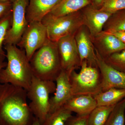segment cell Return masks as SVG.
<instances>
[{
    "mask_svg": "<svg viewBox=\"0 0 125 125\" xmlns=\"http://www.w3.org/2000/svg\"><path fill=\"white\" fill-rule=\"evenodd\" d=\"M91 4L92 0H62L48 14L54 17H61L80 11Z\"/></svg>",
    "mask_w": 125,
    "mask_h": 125,
    "instance_id": "17",
    "label": "cell"
},
{
    "mask_svg": "<svg viewBox=\"0 0 125 125\" xmlns=\"http://www.w3.org/2000/svg\"><path fill=\"white\" fill-rule=\"evenodd\" d=\"M103 1L104 0H92V4L96 8L100 9Z\"/></svg>",
    "mask_w": 125,
    "mask_h": 125,
    "instance_id": "30",
    "label": "cell"
},
{
    "mask_svg": "<svg viewBox=\"0 0 125 125\" xmlns=\"http://www.w3.org/2000/svg\"><path fill=\"white\" fill-rule=\"evenodd\" d=\"M116 105L96 107L89 115L88 125H104Z\"/></svg>",
    "mask_w": 125,
    "mask_h": 125,
    "instance_id": "19",
    "label": "cell"
},
{
    "mask_svg": "<svg viewBox=\"0 0 125 125\" xmlns=\"http://www.w3.org/2000/svg\"><path fill=\"white\" fill-rule=\"evenodd\" d=\"M72 112L64 107L48 113L41 125H65L67 120L72 116Z\"/></svg>",
    "mask_w": 125,
    "mask_h": 125,
    "instance_id": "21",
    "label": "cell"
},
{
    "mask_svg": "<svg viewBox=\"0 0 125 125\" xmlns=\"http://www.w3.org/2000/svg\"><path fill=\"white\" fill-rule=\"evenodd\" d=\"M114 35L125 44V31H119L110 33Z\"/></svg>",
    "mask_w": 125,
    "mask_h": 125,
    "instance_id": "28",
    "label": "cell"
},
{
    "mask_svg": "<svg viewBox=\"0 0 125 125\" xmlns=\"http://www.w3.org/2000/svg\"><path fill=\"white\" fill-rule=\"evenodd\" d=\"M104 60L114 69L125 73V49L112 54Z\"/></svg>",
    "mask_w": 125,
    "mask_h": 125,
    "instance_id": "23",
    "label": "cell"
},
{
    "mask_svg": "<svg viewBox=\"0 0 125 125\" xmlns=\"http://www.w3.org/2000/svg\"><path fill=\"white\" fill-rule=\"evenodd\" d=\"M125 98L116 105L104 125H125Z\"/></svg>",
    "mask_w": 125,
    "mask_h": 125,
    "instance_id": "22",
    "label": "cell"
},
{
    "mask_svg": "<svg viewBox=\"0 0 125 125\" xmlns=\"http://www.w3.org/2000/svg\"><path fill=\"white\" fill-rule=\"evenodd\" d=\"M54 81L42 80L33 76L27 97L31 102L29 107L40 124L44 121L50 111L49 95L55 91Z\"/></svg>",
    "mask_w": 125,
    "mask_h": 125,
    "instance_id": "4",
    "label": "cell"
},
{
    "mask_svg": "<svg viewBox=\"0 0 125 125\" xmlns=\"http://www.w3.org/2000/svg\"><path fill=\"white\" fill-rule=\"evenodd\" d=\"M75 34L65 36L57 42L62 70L70 73L81 66Z\"/></svg>",
    "mask_w": 125,
    "mask_h": 125,
    "instance_id": "9",
    "label": "cell"
},
{
    "mask_svg": "<svg viewBox=\"0 0 125 125\" xmlns=\"http://www.w3.org/2000/svg\"><path fill=\"white\" fill-rule=\"evenodd\" d=\"M88 115L72 116L66 122L65 125H88Z\"/></svg>",
    "mask_w": 125,
    "mask_h": 125,
    "instance_id": "26",
    "label": "cell"
},
{
    "mask_svg": "<svg viewBox=\"0 0 125 125\" xmlns=\"http://www.w3.org/2000/svg\"><path fill=\"white\" fill-rule=\"evenodd\" d=\"M97 106L94 97L91 95L73 96L63 106L79 116L88 115Z\"/></svg>",
    "mask_w": 125,
    "mask_h": 125,
    "instance_id": "16",
    "label": "cell"
},
{
    "mask_svg": "<svg viewBox=\"0 0 125 125\" xmlns=\"http://www.w3.org/2000/svg\"><path fill=\"white\" fill-rule=\"evenodd\" d=\"M80 67L79 73L73 70L70 74L73 96L91 95L94 97L102 92V78L98 67L89 66L86 61L81 63Z\"/></svg>",
    "mask_w": 125,
    "mask_h": 125,
    "instance_id": "5",
    "label": "cell"
},
{
    "mask_svg": "<svg viewBox=\"0 0 125 125\" xmlns=\"http://www.w3.org/2000/svg\"><path fill=\"white\" fill-rule=\"evenodd\" d=\"M70 74L69 72L62 70L56 79V88L54 95L49 99V113L63 107L73 96L70 81Z\"/></svg>",
    "mask_w": 125,
    "mask_h": 125,
    "instance_id": "11",
    "label": "cell"
},
{
    "mask_svg": "<svg viewBox=\"0 0 125 125\" xmlns=\"http://www.w3.org/2000/svg\"><path fill=\"white\" fill-rule=\"evenodd\" d=\"M16 0H0V2L4 3H11L13 4Z\"/></svg>",
    "mask_w": 125,
    "mask_h": 125,
    "instance_id": "31",
    "label": "cell"
},
{
    "mask_svg": "<svg viewBox=\"0 0 125 125\" xmlns=\"http://www.w3.org/2000/svg\"><path fill=\"white\" fill-rule=\"evenodd\" d=\"M33 76L42 80L55 81L62 70L57 42L47 39L30 61Z\"/></svg>",
    "mask_w": 125,
    "mask_h": 125,
    "instance_id": "3",
    "label": "cell"
},
{
    "mask_svg": "<svg viewBox=\"0 0 125 125\" xmlns=\"http://www.w3.org/2000/svg\"><path fill=\"white\" fill-rule=\"evenodd\" d=\"M81 64L83 61L87 62L88 65L97 67L95 48L90 33L85 25L81 26L75 34Z\"/></svg>",
    "mask_w": 125,
    "mask_h": 125,
    "instance_id": "12",
    "label": "cell"
},
{
    "mask_svg": "<svg viewBox=\"0 0 125 125\" xmlns=\"http://www.w3.org/2000/svg\"><path fill=\"white\" fill-rule=\"evenodd\" d=\"M95 49L103 60L125 49V44L116 37L103 31L91 37Z\"/></svg>",
    "mask_w": 125,
    "mask_h": 125,
    "instance_id": "14",
    "label": "cell"
},
{
    "mask_svg": "<svg viewBox=\"0 0 125 125\" xmlns=\"http://www.w3.org/2000/svg\"><path fill=\"white\" fill-rule=\"evenodd\" d=\"M27 91L0 83V125H31L35 119L27 102Z\"/></svg>",
    "mask_w": 125,
    "mask_h": 125,
    "instance_id": "1",
    "label": "cell"
},
{
    "mask_svg": "<svg viewBox=\"0 0 125 125\" xmlns=\"http://www.w3.org/2000/svg\"><path fill=\"white\" fill-rule=\"evenodd\" d=\"M62 0H29L26 11L28 23L41 21Z\"/></svg>",
    "mask_w": 125,
    "mask_h": 125,
    "instance_id": "15",
    "label": "cell"
},
{
    "mask_svg": "<svg viewBox=\"0 0 125 125\" xmlns=\"http://www.w3.org/2000/svg\"><path fill=\"white\" fill-rule=\"evenodd\" d=\"M12 5L11 3L0 2V20L12 11Z\"/></svg>",
    "mask_w": 125,
    "mask_h": 125,
    "instance_id": "27",
    "label": "cell"
},
{
    "mask_svg": "<svg viewBox=\"0 0 125 125\" xmlns=\"http://www.w3.org/2000/svg\"><path fill=\"white\" fill-rule=\"evenodd\" d=\"M97 66L101 73L102 92L111 88L125 89V73L108 64L95 49Z\"/></svg>",
    "mask_w": 125,
    "mask_h": 125,
    "instance_id": "10",
    "label": "cell"
},
{
    "mask_svg": "<svg viewBox=\"0 0 125 125\" xmlns=\"http://www.w3.org/2000/svg\"><path fill=\"white\" fill-rule=\"evenodd\" d=\"M97 106L116 105L125 98V89L111 88L94 96Z\"/></svg>",
    "mask_w": 125,
    "mask_h": 125,
    "instance_id": "18",
    "label": "cell"
},
{
    "mask_svg": "<svg viewBox=\"0 0 125 125\" xmlns=\"http://www.w3.org/2000/svg\"><path fill=\"white\" fill-rule=\"evenodd\" d=\"M41 22L46 28L48 38L55 42L65 36L75 34L83 25L81 10L58 17L48 14Z\"/></svg>",
    "mask_w": 125,
    "mask_h": 125,
    "instance_id": "6",
    "label": "cell"
},
{
    "mask_svg": "<svg viewBox=\"0 0 125 125\" xmlns=\"http://www.w3.org/2000/svg\"><path fill=\"white\" fill-rule=\"evenodd\" d=\"M12 22V11L0 20V56H6L3 49L6 36L11 27Z\"/></svg>",
    "mask_w": 125,
    "mask_h": 125,
    "instance_id": "24",
    "label": "cell"
},
{
    "mask_svg": "<svg viewBox=\"0 0 125 125\" xmlns=\"http://www.w3.org/2000/svg\"><path fill=\"white\" fill-rule=\"evenodd\" d=\"M83 23L88 28L91 37L103 31L105 23L112 15L102 11L91 4L81 10Z\"/></svg>",
    "mask_w": 125,
    "mask_h": 125,
    "instance_id": "13",
    "label": "cell"
},
{
    "mask_svg": "<svg viewBox=\"0 0 125 125\" xmlns=\"http://www.w3.org/2000/svg\"><path fill=\"white\" fill-rule=\"evenodd\" d=\"M4 48L7 65L0 72V83L10 84L27 91L33 75L25 52L16 45L6 44Z\"/></svg>",
    "mask_w": 125,
    "mask_h": 125,
    "instance_id": "2",
    "label": "cell"
},
{
    "mask_svg": "<svg viewBox=\"0 0 125 125\" xmlns=\"http://www.w3.org/2000/svg\"><path fill=\"white\" fill-rule=\"evenodd\" d=\"M103 31L109 33L125 31V9L112 14L104 25Z\"/></svg>",
    "mask_w": 125,
    "mask_h": 125,
    "instance_id": "20",
    "label": "cell"
},
{
    "mask_svg": "<svg viewBox=\"0 0 125 125\" xmlns=\"http://www.w3.org/2000/svg\"><path fill=\"white\" fill-rule=\"evenodd\" d=\"M48 39L46 28L41 21L28 23L16 46L24 50L29 61Z\"/></svg>",
    "mask_w": 125,
    "mask_h": 125,
    "instance_id": "7",
    "label": "cell"
},
{
    "mask_svg": "<svg viewBox=\"0 0 125 125\" xmlns=\"http://www.w3.org/2000/svg\"><path fill=\"white\" fill-rule=\"evenodd\" d=\"M29 0H16L12 5V22L7 32L4 45H17L27 28L28 23L26 11Z\"/></svg>",
    "mask_w": 125,
    "mask_h": 125,
    "instance_id": "8",
    "label": "cell"
},
{
    "mask_svg": "<svg viewBox=\"0 0 125 125\" xmlns=\"http://www.w3.org/2000/svg\"><path fill=\"white\" fill-rule=\"evenodd\" d=\"M99 10L112 14L125 9V0H104Z\"/></svg>",
    "mask_w": 125,
    "mask_h": 125,
    "instance_id": "25",
    "label": "cell"
},
{
    "mask_svg": "<svg viewBox=\"0 0 125 125\" xmlns=\"http://www.w3.org/2000/svg\"><path fill=\"white\" fill-rule=\"evenodd\" d=\"M6 57L5 56H0V72L2 69L5 68L7 65V62L5 61Z\"/></svg>",
    "mask_w": 125,
    "mask_h": 125,
    "instance_id": "29",
    "label": "cell"
},
{
    "mask_svg": "<svg viewBox=\"0 0 125 125\" xmlns=\"http://www.w3.org/2000/svg\"><path fill=\"white\" fill-rule=\"evenodd\" d=\"M31 125H41V124H40V122L38 120V119L35 118V120L34 121L33 123Z\"/></svg>",
    "mask_w": 125,
    "mask_h": 125,
    "instance_id": "32",
    "label": "cell"
}]
</instances>
